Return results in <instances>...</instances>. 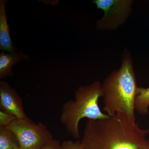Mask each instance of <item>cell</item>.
<instances>
[{
	"mask_svg": "<svg viewBox=\"0 0 149 149\" xmlns=\"http://www.w3.org/2000/svg\"><path fill=\"white\" fill-rule=\"evenodd\" d=\"M149 132L125 115L118 113L88 120L81 142L84 149H141L148 141Z\"/></svg>",
	"mask_w": 149,
	"mask_h": 149,
	"instance_id": "6da1fadb",
	"label": "cell"
},
{
	"mask_svg": "<svg viewBox=\"0 0 149 149\" xmlns=\"http://www.w3.org/2000/svg\"><path fill=\"white\" fill-rule=\"evenodd\" d=\"M138 88L131 53L127 50L123 55L120 68L106 77L102 84L104 111L110 116L123 113L136 122L135 101Z\"/></svg>",
	"mask_w": 149,
	"mask_h": 149,
	"instance_id": "7a4b0ae2",
	"label": "cell"
},
{
	"mask_svg": "<svg viewBox=\"0 0 149 149\" xmlns=\"http://www.w3.org/2000/svg\"><path fill=\"white\" fill-rule=\"evenodd\" d=\"M102 97L101 83L95 81L79 87L75 92L74 100L68 101L63 105L61 122L72 137L80 138L79 123L83 118L95 120L109 116L102 112L99 107V99Z\"/></svg>",
	"mask_w": 149,
	"mask_h": 149,
	"instance_id": "3957f363",
	"label": "cell"
},
{
	"mask_svg": "<svg viewBox=\"0 0 149 149\" xmlns=\"http://www.w3.org/2000/svg\"><path fill=\"white\" fill-rule=\"evenodd\" d=\"M7 127L16 137L19 149H41L53 139L45 125L28 117L17 118Z\"/></svg>",
	"mask_w": 149,
	"mask_h": 149,
	"instance_id": "277c9868",
	"label": "cell"
},
{
	"mask_svg": "<svg viewBox=\"0 0 149 149\" xmlns=\"http://www.w3.org/2000/svg\"><path fill=\"white\" fill-rule=\"evenodd\" d=\"M97 8L102 10L103 16L97 22L98 29L114 30L123 24L130 15L133 1L131 0H94Z\"/></svg>",
	"mask_w": 149,
	"mask_h": 149,
	"instance_id": "5b68a950",
	"label": "cell"
},
{
	"mask_svg": "<svg viewBox=\"0 0 149 149\" xmlns=\"http://www.w3.org/2000/svg\"><path fill=\"white\" fill-rule=\"evenodd\" d=\"M0 105L2 109L18 119L27 117L23 109L21 98L5 81L0 82Z\"/></svg>",
	"mask_w": 149,
	"mask_h": 149,
	"instance_id": "8992f818",
	"label": "cell"
},
{
	"mask_svg": "<svg viewBox=\"0 0 149 149\" xmlns=\"http://www.w3.org/2000/svg\"><path fill=\"white\" fill-rule=\"evenodd\" d=\"M6 1H0V49L8 53L15 52L10 36L6 11Z\"/></svg>",
	"mask_w": 149,
	"mask_h": 149,
	"instance_id": "52a82bcc",
	"label": "cell"
},
{
	"mask_svg": "<svg viewBox=\"0 0 149 149\" xmlns=\"http://www.w3.org/2000/svg\"><path fill=\"white\" fill-rule=\"evenodd\" d=\"M29 56L22 52L5 53L2 51L0 54V78L3 79L13 75L12 67L23 60L27 59Z\"/></svg>",
	"mask_w": 149,
	"mask_h": 149,
	"instance_id": "ba28073f",
	"label": "cell"
},
{
	"mask_svg": "<svg viewBox=\"0 0 149 149\" xmlns=\"http://www.w3.org/2000/svg\"><path fill=\"white\" fill-rule=\"evenodd\" d=\"M149 88H138L135 101V111L141 115L149 113Z\"/></svg>",
	"mask_w": 149,
	"mask_h": 149,
	"instance_id": "9c48e42d",
	"label": "cell"
},
{
	"mask_svg": "<svg viewBox=\"0 0 149 149\" xmlns=\"http://www.w3.org/2000/svg\"><path fill=\"white\" fill-rule=\"evenodd\" d=\"M0 149H19L16 137L7 127L0 126Z\"/></svg>",
	"mask_w": 149,
	"mask_h": 149,
	"instance_id": "30bf717a",
	"label": "cell"
},
{
	"mask_svg": "<svg viewBox=\"0 0 149 149\" xmlns=\"http://www.w3.org/2000/svg\"><path fill=\"white\" fill-rule=\"evenodd\" d=\"M17 119L14 116L1 109L0 111V126L7 127L11 123Z\"/></svg>",
	"mask_w": 149,
	"mask_h": 149,
	"instance_id": "8fae6325",
	"label": "cell"
},
{
	"mask_svg": "<svg viewBox=\"0 0 149 149\" xmlns=\"http://www.w3.org/2000/svg\"><path fill=\"white\" fill-rule=\"evenodd\" d=\"M61 149H84L81 141H66L63 142Z\"/></svg>",
	"mask_w": 149,
	"mask_h": 149,
	"instance_id": "7c38bea8",
	"label": "cell"
},
{
	"mask_svg": "<svg viewBox=\"0 0 149 149\" xmlns=\"http://www.w3.org/2000/svg\"><path fill=\"white\" fill-rule=\"evenodd\" d=\"M61 145L58 140L53 139L41 149H61Z\"/></svg>",
	"mask_w": 149,
	"mask_h": 149,
	"instance_id": "4fadbf2b",
	"label": "cell"
},
{
	"mask_svg": "<svg viewBox=\"0 0 149 149\" xmlns=\"http://www.w3.org/2000/svg\"><path fill=\"white\" fill-rule=\"evenodd\" d=\"M141 149H149V140H148L146 143Z\"/></svg>",
	"mask_w": 149,
	"mask_h": 149,
	"instance_id": "5bb4252c",
	"label": "cell"
},
{
	"mask_svg": "<svg viewBox=\"0 0 149 149\" xmlns=\"http://www.w3.org/2000/svg\"><path fill=\"white\" fill-rule=\"evenodd\" d=\"M148 130H149V128Z\"/></svg>",
	"mask_w": 149,
	"mask_h": 149,
	"instance_id": "9a60e30c",
	"label": "cell"
}]
</instances>
